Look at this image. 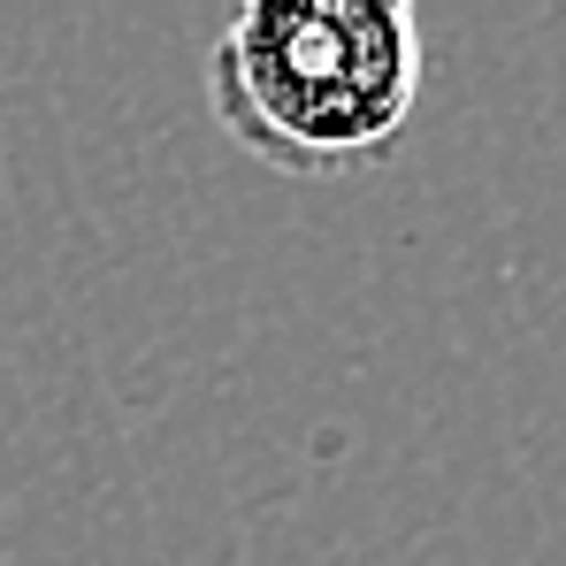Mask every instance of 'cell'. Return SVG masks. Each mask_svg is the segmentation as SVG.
I'll return each mask as SVG.
<instances>
[{
	"label": "cell",
	"mask_w": 566,
	"mask_h": 566,
	"mask_svg": "<svg viewBox=\"0 0 566 566\" xmlns=\"http://www.w3.org/2000/svg\"><path fill=\"white\" fill-rule=\"evenodd\" d=\"M421 62L406 0H245L207 46V107L283 177H345L406 138Z\"/></svg>",
	"instance_id": "1"
}]
</instances>
